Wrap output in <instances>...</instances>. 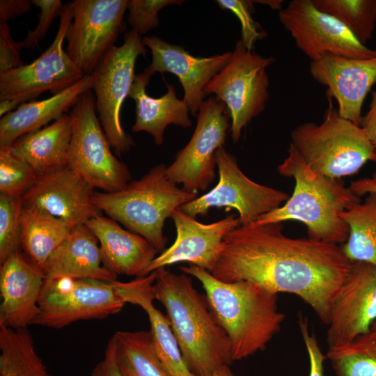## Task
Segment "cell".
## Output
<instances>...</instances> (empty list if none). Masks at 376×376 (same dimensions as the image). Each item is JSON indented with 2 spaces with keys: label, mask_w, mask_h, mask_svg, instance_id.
Segmentation results:
<instances>
[{
  "label": "cell",
  "mask_w": 376,
  "mask_h": 376,
  "mask_svg": "<svg viewBox=\"0 0 376 376\" xmlns=\"http://www.w3.org/2000/svg\"><path fill=\"white\" fill-rule=\"evenodd\" d=\"M45 276L20 250L0 267V327L27 328L33 324Z\"/></svg>",
  "instance_id": "44dd1931"
},
{
  "label": "cell",
  "mask_w": 376,
  "mask_h": 376,
  "mask_svg": "<svg viewBox=\"0 0 376 376\" xmlns=\"http://www.w3.org/2000/svg\"><path fill=\"white\" fill-rule=\"evenodd\" d=\"M156 270L127 281H116V288L125 303L141 307L146 313L155 349L171 376H196L189 369L180 352L170 321L154 305L152 286Z\"/></svg>",
  "instance_id": "603a6c76"
},
{
  "label": "cell",
  "mask_w": 376,
  "mask_h": 376,
  "mask_svg": "<svg viewBox=\"0 0 376 376\" xmlns=\"http://www.w3.org/2000/svg\"><path fill=\"white\" fill-rule=\"evenodd\" d=\"M20 227L23 253L41 269L73 228L45 210L30 205L22 207Z\"/></svg>",
  "instance_id": "83f0119b"
},
{
  "label": "cell",
  "mask_w": 376,
  "mask_h": 376,
  "mask_svg": "<svg viewBox=\"0 0 376 376\" xmlns=\"http://www.w3.org/2000/svg\"><path fill=\"white\" fill-rule=\"evenodd\" d=\"M273 57H263L248 49L239 40L227 64L207 84L205 95L226 106L230 116L231 138L237 143L242 130L265 108L269 99L267 68Z\"/></svg>",
  "instance_id": "52a82bcc"
},
{
  "label": "cell",
  "mask_w": 376,
  "mask_h": 376,
  "mask_svg": "<svg viewBox=\"0 0 376 376\" xmlns=\"http://www.w3.org/2000/svg\"><path fill=\"white\" fill-rule=\"evenodd\" d=\"M374 162H376V150H375V156Z\"/></svg>",
  "instance_id": "c3c4849f"
},
{
  "label": "cell",
  "mask_w": 376,
  "mask_h": 376,
  "mask_svg": "<svg viewBox=\"0 0 376 376\" xmlns=\"http://www.w3.org/2000/svg\"><path fill=\"white\" fill-rule=\"evenodd\" d=\"M72 133L68 165L94 188L115 192L132 180L127 166L113 154L111 145L96 114L92 89L85 92L70 112Z\"/></svg>",
  "instance_id": "ba28073f"
},
{
  "label": "cell",
  "mask_w": 376,
  "mask_h": 376,
  "mask_svg": "<svg viewBox=\"0 0 376 376\" xmlns=\"http://www.w3.org/2000/svg\"><path fill=\"white\" fill-rule=\"evenodd\" d=\"M152 291L164 306L182 358L196 376H210L233 362L229 338L212 311L206 296L186 274L161 267Z\"/></svg>",
  "instance_id": "7a4b0ae2"
},
{
  "label": "cell",
  "mask_w": 376,
  "mask_h": 376,
  "mask_svg": "<svg viewBox=\"0 0 376 376\" xmlns=\"http://www.w3.org/2000/svg\"><path fill=\"white\" fill-rule=\"evenodd\" d=\"M349 187L359 196L376 193V172L370 178L352 181Z\"/></svg>",
  "instance_id": "f6af8a7d"
},
{
  "label": "cell",
  "mask_w": 376,
  "mask_h": 376,
  "mask_svg": "<svg viewBox=\"0 0 376 376\" xmlns=\"http://www.w3.org/2000/svg\"><path fill=\"white\" fill-rule=\"evenodd\" d=\"M216 2L221 9L229 10L237 17L242 27L240 40L248 49L253 50L256 42L266 37L265 31L252 17L253 1L217 0Z\"/></svg>",
  "instance_id": "8d00e7d4"
},
{
  "label": "cell",
  "mask_w": 376,
  "mask_h": 376,
  "mask_svg": "<svg viewBox=\"0 0 376 376\" xmlns=\"http://www.w3.org/2000/svg\"><path fill=\"white\" fill-rule=\"evenodd\" d=\"M94 187L68 164L38 175L22 197L23 205L39 207L71 227L100 214L93 204Z\"/></svg>",
  "instance_id": "e0dca14e"
},
{
  "label": "cell",
  "mask_w": 376,
  "mask_h": 376,
  "mask_svg": "<svg viewBox=\"0 0 376 376\" xmlns=\"http://www.w3.org/2000/svg\"><path fill=\"white\" fill-rule=\"evenodd\" d=\"M107 346L123 376H171L157 354L150 331H118Z\"/></svg>",
  "instance_id": "f1b7e54d"
},
{
  "label": "cell",
  "mask_w": 376,
  "mask_h": 376,
  "mask_svg": "<svg viewBox=\"0 0 376 376\" xmlns=\"http://www.w3.org/2000/svg\"><path fill=\"white\" fill-rule=\"evenodd\" d=\"M142 40L152 54V61L143 72L150 77L155 72L175 75L184 89L183 100L190 113L197 116L205 97V86L227 64L231 52L195 57L183 47L169 43L156 36L143 37Z\"/></svg>",
  "instance_id": "ffe728a7"
},
{
  "label": "cell",
  "mask_w": 376,
  "mask_h": 376,
  "mask_svg": "<svg viewBox=\"0 0 376 376\" xmlns=\"http://www.w3.org/2000/svg\"><path fill=\"white\" fill-rule=\"evenodd\" d=\"M219 180L207 193L183 205L180 209L193 217L205 215L211 207H226L238 212L241 225L281 206L290 196L281 190L258 184L240 169L236 157L224 147L216 155Z\"/></svg>",
  "instance_id": "7c38bea8"
},
{
  "label": "cell",
  "mask_w": 376,
  "mask_h": 376,
  "mask_svg": "<svg viewBox=\"0 0 376 376\" xmlns=\"http://www.w3.org/2000/svg\"><path fill=\"white\" fill-rule=\"evenodd\" d=\"M376 320V266L353 262L331 306L327 341L330 347L350 344Z\"/></svg>",
  "instance_id": "2e32d148"
},
{
  "label": "cell",
  "mask_w": 376,
  "mask_h": 376,
  "mask_svg": "<svg viewBox=\"0 0 376 376\" xmlns=\"http://www.w3.org/2000/svg\"><path fill=\"white\" fill-rule=\"evenodd\" d=\"M349 227V235L342 250L352 262L376 266V193L368 194L363 202L340 214Z\"/></svg>",
  "instance_id": "f546056e"
},
{
  "label": "cell",
  "mask_w": 376,
  "mask_h": 376,
  "mask_svg": "<svg viewBox=\"0 0 376 376\" xmlns=\"http://www.w3.org/2000/svg\"><path fill=\"white\" fill-rule=\"evenodd\" d=\"M31 4L29 0H1L0 19L8 21L23 15L31 9Z\"/></svg>",
  "instance_id": "60d3db41"
},
{
  "label": "cell",
  "mask_w": 376,
  "mask_h": 376,
  "mask_svg": "<svg viewBox=\"0 0 376 376\" xmlns=\"http://www.w3.org/2000/svg\"><path fill=\"white\" fill-rule=\"evenodd\" d=\"M72 119L65 113L52 124L19 138L9 148L38 175L68 164Z\"/></svg>",
  "instance_id": "4316f807"
},
{
  "label": "cell",
  "mask_w": 376,
  "mask_h": 376,
  "mask_svg": "<svg viewBox=\"0 0 376 376\" xmlns=\"http://www.w3.org/2000/svg\"><path fill=\"white\" fill-rule=\"evenodd\" d=\"M38 174L9 149L0 150V194L23 197L33 185Z\"/></svg>",
  "instance_id": "d6a6232c"
},
{
  "label": "cell",
  "mask_w": 376,
  "mask_h": 376,
  "mask_svg": "<svg viewBox=\"0 0 376 376\" xmlns=\"http://www.w3.org/2000/svg\"><path fill=\"white\" fill-rule=\"evenodd\" d=\"M320 10L345 25L365 45L376 28V0H312Z\"/></svg>",
  "instance_id": "1f68e13d"
},
{
  "label": "cell",
  "mask_w": 376,
  "mask_h": 376,
  "mask_svg": "<svg viewBox=\"0 0 376 376\" xmlns=\"http://www.w3.org/2000/svg\"><path fill=\"white\" fill-rule=\"evenodd\" d=\"M198 280L210 307L227 334L233 361L265 348L279 331L285 315L277 306V295L245 281L226 283L196 265L180 267Z\"/></svg>",
  "instance_id": "3957f363"
},
{
  "label": "cell",
  "mask_w": 376,
  "mask_h": 376,
  "mask_svg": "<svg viewBox=\"0 0 376 376\" xmlns=\"http://www.w3.org/2000/svg\"><path fill=\"white\" fill-rule=\"evenodd\" d=\"M336 376H376V352L329 347L326 354Z\"/></svg>",
  "instance_id": "e575fe53"
},
{
  "label": "cell",
  "mask_w": 376,
  "mask_h": 376,
  "mask_svg": "<svg viewBox=\"0 0 376 376\" xmlns=\"http://www.w3.org/2000/svg\"><path fill=\"white\" fill-rule=\"evenodd\" d=\"M171 218L176 230L175 240L171 246L152 260L141 276L159 268L182 262L211 272L219 258L224 238L241 225L235 215L211 224H202L180 208L175 210Z\"/></svg>",
  "instance_id": "ac0fdd59"
},
{
  "label": "cell",
  "mask_w": 376,
  "mask_h": 376,
  "mask_svg": "<svg viewBox=\"0 0 376 376\" xmlns=\"http://www.w3.org/2000/svg\"><path fill=\"white\" fill-rule=\"evenodd\" d=\"M85 224L98 240L104 266L117 275L141 276L157 256L158 251L143 237L111 218L100 214Z\"/></svg>",
  "instance_id": "7402d4cb"
},
{
  "label": "cell",
  "mask_w": 376,
  "mask_h": 376,
  "mask_svg": "<svg viewBox=\"0 0 376 376\" xmlns=\"http://www.w3.org/2000/svg\"><path fill=\"white\" fill-rule=\"evenodd\" d=\"M340 347L351 351L376 352V320L372 324L368 332L357 337L350 344Z\"/></svg>",
  "instance_id": "b9f144b4"
},
{
  "label": "cell",
  "mask_w": 376,
  "mask_h": 376,
  "mask_svg": "<svg viewBox=\"0 0 376 376\" xmlns=\"http://www.w3.org/2000/svg\"><path fill=\"white\" fill-rule=\"evenodd\" d=\"M0 376H51L27 328L0 327Z\"/></svg>",
  "instance_id": "4dcf8cb0"
},
{
  "label": "cell",
  "mask_w": 376,
  "mask_h": 376,
  "mask_svg": "<svg viewBox=\"0 0 376 376\" xmlns=\"http://www.w3.org/2000/svg\"><path fill=\"white\" fill-rule=\"evenodd\" d=\"M298 324L309 358V376H324L323 364L327 357L322 354L315 335L309 329L307 318L301 313H299Z\"/></svg>",
  "instance_id": "ab89813d"
},
{
  "label": "cell",
  "mask_w": 376,
  "mask_h": 376,
  "mask_svg": "<svg viewBox=\"0 0 376 376\" xmlns=\"http://www.w3.org/2000/svg\"><path fill=\"white\" fill-rule=\"evenodd\" d=\"M197 197V194L179 188L169 178L166 166L160 164L120 191H95L92 201L109 218L143 237L159 252L167 242L163 233L166 219Z\"/></svg>",
  "instance_id": "5b68a950"
},
{
  "label": "cell",
  "mask_w": 376,
  "mask_h": 376,
  "mask_svg": "<svg viewBox=\"0 0 376 376\" xmlns=\"http://www.w3.org/2000/svg\"><path fill=\"white\" fill-rule=\"evenodd\" d=\"M123 40L120 46H113L103 56L92 73L96 110L111 147L118 155L127 152L134 144L122 127L120 112L136 76V61L147 53L141 35L135 31L126 32Z\"/></svg>",
  "instance_id": "30bf717a"
},
{
  "label": "cell",
  "mask_w": 376,
  "mask_h": 376,
  "mask_svg": "<svg viewBox=\"0 0 376 376\" xmlns=\"http://www.w3.org/2000/svg\"><path fill=\"white\" fill-rule=\"evenodd\" d=\"M230 118L225 104L214 96L203 101L189 141L166 166L167 175L173 182L182 185L185 191L197 194L212 183L217 152L225 143L230 127Z\"/></svg>",
  "instance_id": "4fadbf2b"
},
{
  "label": "cell",
  "mask_w": 376,
  "mask_h": 376,
  "mask_svg": "<svg viewBox=\"0 0 376 376\" xmlns=\"http://www.w3.org/2000/svg\"><path fill=\"white\" fill-rule=\"evenodd\" d=\"M278 172L294 179L292 194L281 206L261 215L253 223L298 221L307 227L309 238L344 244L348 238L349 227L340 214L360 202V196L346 187L340 179L313 171L291 143L287 157L278 166Z\"/></svg>",
  "instance_id": "277c9868"
},
{
  "label": "cell",
  "mask_w": 376,
  "mask_h": 376,
  "mask_svg": "<svg viewBox=\"0 0 376 376\" xmlns=\"http://www.w3.org/2000/svg\"><path fill=\"white\" fill-rule=\"evenodd\" d=\"M22 197L0 194V263L19 250Z\"/></svg>",
  "instance_id": "836d02e7"
},
{
  "label": "cell",
  "mask_w": 376,
  "mask_h": 376,
  "mask_svg": "<svg viewBox=\"0 0 376 376\" xmlns=\"http://www.w3.org/2000/svg\"><path fill=\"white\" fill-rule=\"evenodd\" d=\"M375 29H376V28H375Z\"/></svg>",
  "instance_id": "681fc988"
},
{
  "label": "cell",
  "mask_w": 376,
  "mask_h": 376,
  "mask_svg": "<svg viewBox=\"0 0 376 376\" xmlns=\"http://www.w3.org/2000/svg\"><path fill=\"white\" fill-rule=\"evenodd\" d=\"M281 223L240 225L223 240L210 272L219 281L255 283L272 293L295 295L328 324L331 306L353 262L338 244L292 238Z\"/></svg>",
  "instance_id": "6da1fadb"
},
{
  "label": "cell",
  "mask_w": 376,
  "mask_h": 376,
  "mask_svg": "<svg viewBox=\"0 0 376 376\" xmlns=\"http://www.w3.org/2000/svg\"><path fill=\"white\" fill-rule=\"evenodd\" d=\"M91 376H123L109 347L107 346L104 358L93 368Z\"/></svg>",
  "instance_id": "7bdbcfd3"
},
{
  "label": "cell",
  "mask_w": 376,
  "mask_h": 376,
  "mask_svg": "<svg viewBox=\"0 0 376 376\" xmlns=\"http://www.w3.org/2000/svg\"><path fill=\"white\" fill-rule=\"evenodd\" d=\"M291 143L315 173L334 179L357 173L374 161L376 148L360 125L341 117L330 102L323 121L291 132Z\"/></svg>",
  "instance_id": "8992f818"
},
{
  "label": "cell",
  "mask_w": 376,
  "mask_h": 376,
  "mask_svg": "<svg viewBox=\"0 0 376 376\" xmlns=\"http://www.w3.org/2000/svg\"><path fill=\"white\" fill-rule=\"evenodd\" d=\"M7 22L0 19V74L24 65L20 58L22 43L13 40Z\"/></svg>",
  "instance_id": "f35d334b"
},
{
  "label": "cell",
  "mask_w": 376,
  "mask_h": 376,
  "mask_svg": "<svg viewBox=\"0 0 376 376\" xmlns=\"http://www.w3.org/2000/svg\"><path fill=\"white\" fill-rule=\"evenodd\" d=\"M66 52L84 75L92 74L127 25V0H75Z\"/></svg>",
  "instance_id": "5bb4252c"
},
{
  "label": "cell",
  "mask_w": 376,
  "mask_h": 376,
  "mask_svg": "<svg viewBox=\"0 0 376 376\" xmlns=\"http://www.w3.org/2000/svg\"><path fill=\"white\" fill-rule=\"evenodd\" d=\"M309 70L336 99L339 115L360 125L364 100L376 82V57L362 59L324 54L311 62Z\"/></svg>",
  "instance_id": "d6986e66"
},
{
  "label": "cell",
  "mask_w": 376,
  "mask_h": 376,
  "mask_svg": "<svg viewBox=\"0 0 376 376\" xmlns=\"http://www.w3.org/2000/svg\"><path fill=\"white\" fill-rule=\"evenodd\" d=\"M210 376H234L228 365H224Z\"/></svg>",
  "instance_id": "7dc6e473"
},
{
  "label": "cell",
  "mask_w": 376,
  "mask_h": 376,
  "mask_svg": "<svg viewBox=\"0 0 376 376\" xmlns=\"http://www.w3.org/2000/svg\"><path fill=\"white\" fill-rule=\"evenodd\" d=\"M150 77L144 72L136 75L129 93L128 97L136 104V120L132 131L150 134L159 146L169 125L185 128L191 125L190 111L183 99H178L172 85H167L166 93L159 97L149 96L146 88Z\"/></svg>",
  "instance_id": "484cf974"
},
{
  "label": "cell",
  "mask_w": 376,
  "mask_h": 376,
  "mask_svg": "<svg viewBox=\"0 0 376 376\" xmlns=\"http://www.w3.org/2000/svg\"><path fill=\"white\" fill-rule=\"evenodd\" d=\"M95 77L85 75L80 80L52 97L22 104L0 120V150H8L21 136L41 129L72 108L87 91L93 90Z\"/></svg>",
  "instance_id": "cb8c5ba5"
},
{
  "label": "cell",
  "mask_w": 376,
  "mask_h": 376,
  "mask_svg": "<svg viewBox=\"0 0 376 376\" xmlns=\"http://www.w3.org/2000/svg\"><path fill=\"white\" fill-rule=\"evenodd\" d=\"M73 15L74 2H67L63 6L58 29L50 46L32 63L0 74L1 101L13 100L21 105L47 91L54 95L85 75L63 49Z\"/></svg>",
  "instance_id": "8fae6325"
},
{
  "label": "cell",
  "mask_w": 376,
  "mask_h": 376,
  "mask_svg": "<svg viewBox=\"0 0 376 376\" xmlns=\"http://www.w3.org/2000/svg\"><path fill=\"white\" fill-rule=\"evenodd\" d=\"M279 20L295 44L311 60L331 54L354 58L376 57L333 16L320 10L312 0H292L279 11Z\"/></svg>",
  "instance_id": "9a60e30c"
},
{
  "label": "cell",
  "mask_w": 376,
  "mask_h": 376,
  "mask_svg": "<svg viewBox=\"0 0 376 376\" xmlns=\"http://www.w3.org/2000/svg\"><path fill=\"white\" fill-rule=\"evenodd\" d=\"M115 281L45 278L33 324L61 329L79 320L104 319L120 312L126 303Z\"/></svg>",
  "instance_id": "9c48e42d"
},
{
  "label": "cell",
  "mask_w": 376,
  "mask_h": 376,
  "mask_svg": "<svg viewBox=\"0 0 376 376\" xmlns=\"http://www.w3.org/2000/svg\"><path fill=\"white\" fill-rule=\"evenodd\" d=\"M42 269L45 278L67 276L115 281L118 276L104 266L98 240L86 224L72 229Z\"/></svg>",
  "instance_id": "d4e9b609"
},
{
  "label": "cell",
  "mask_w": 376,
  "mask_h": 376,
  "mask_svg": "<svg viewBox=\"0 0 376 376\" xmlns=\"http://www.w3.org/2000/svg\"><path fill=\"white\" fill-rule=\"evenodd\" d=\"M360 126L376 148V89L372 93L368 111L361 118Z\"/></svg>",
  "instance_id": "ee69618b"
},
{
  "label": "cell",
  "mask_w": 376,
  "mask_h": 376,
  "mask_svg": "<svg viewBox=\"0 0 376 376\" xmlns=\"http://www.w3.org/2000/svg\"><path fill=\"white\" fill-rule=\"evenodd\" d=\"M178 0H130L127 9L129 11L127 23L139 34H145L159 25L158 13L164 7L178 4Z\"/></svg>",
  "instance_id": "d590c367"
},
{
  "label": "cell",
  "mask_w": 376,
  "mask_h": 376,
  "mask_svg": "<svg viewBox=\"0 0 376 376\" xmlns=\"http://www.w3.org/2000/svg\"><path fill=\"white\" fill-rule=\"evenodd\" d=\"M255 3H259L262 4H265L271 7L272 9L275 10H282V5L283 1L282 0H261V1H253Z\"/></svg>",
  "instance_id": "bcb514c9"
},
{
  "label": "cell",
  "mask_w": 376,
  "mask_h": 376,
  "mask_svg": "<svg viewBox=\"0 0 376 376\" xmlns=\"http://www.w3.org/2000/svg\"><path fill=\"white\" fill-rule=\"evenodd\" d=\"M32 4L40 8L39 22L36 28L29 31L21 43L23 48H35L45 37L54 19L60 16L63 4L60 0H31Z\"/></svg>",
  "instance_id": "74e56055"
}]
</instances>
